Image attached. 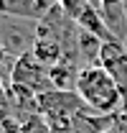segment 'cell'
<instances>
[{
	"label": "cell",
	"instance_id": "obj_6",
	"mask_svg": "<svg viewBox=\"0 0 127 133\" xmlns=\"http://www.w3.org/2000/svg\"><path fill=\"white\" fill-rule=\"evenodd\" d=\"M56 5H59V0H0V13L41 23Z\"/></svg>",
	"mask_w": 127,
	"mask_h": 133
},
{
	"label": "cell",
	"instance_id": "obj_1",
	"mask_svg": "<svg viewBox=\"0 0 127 133\" xmlns=\"http://www.w3.org/2000/svg\"><path fill=\"white\" fill-rule=\"evenodd\" d=\"M76 95L84 100V105L99 113V115H117L127 108V97L120 90V84L112 79L102 66H84L76 77Z\"/></svg>",
	"mask_w": 127,
	"mask_h": 133
},
{
	"label": "cell",
	"instance_id": "obj_7",
	"mask_svg": "<svg viewBox=\"0 0 127 133\" xmlns=\"http://www.w3.org/2000/svg\"><path fill=\"white\" fill-rule=\"evenodd\" d=\"M33 56L41 62V64L46 66H56L59 62L66 59V51H64V44L56 38V36H51V33L38 23V36H36V44H33Z\"/></svg>",
	"mask_w": 127,
	"mask_h": 133
},
{
	"label": "cell",
	"instance_id": "obj_8",
	"mask_svg": "<svg viewBox=\"0 0 127 133\" xmlns=\"http://www.w3.org/2000/svg\"><path fill=\"white\" fill-rule=\"evenodd\" d=\"M114 125H117L122 133H127V108L122 110V113H117V115H114Z\"/></svg>",
	"mask_w": 127,
	"mask_h": 133
},
{
	"label": "cell",
	"instance_id": "obj_5",
	"mask_svg": "<svg viewBox=\"0 0 127 133\" xmlns=\"http://www.w3.org/2000/svg\"><path fill=\"white\" fill-rule=\"evenodd\" d=\"M99 66L109 74L127 97V46L122 41H107L99 51Z\"/></svg>",
	"mask_w": 127,
	"mask_h": 133
},
{
	"label": "cell",
	"instance_id": "obj_2",
	"mask_svg": "<svg viewBox=\"0 0 127 133\" xmlns=\"http://www.w3.org/2000/svg\"><path fill=\"white\" fill-rule=\"evenodd\" d=\"M38 36V23L23 21V18H10L0 13V46L10 56H23L33 49Z\"/></svg>",
	"mask_w": 127,
	"mask_h": 133
},
{
	"label": "cell",
	"instance_id": "obj_4",
	"mask_svg": "<svg viewBox=\"0 0 127 133\" xmlns=\"http://www.w3.org/2000/svg\"><path fill=\"white\" fill-rule=\"evenodd\" d=\"M36 102H38V113L43 118H74L89 110L84 100L76 95V90H48L43 95H38Z\"/></svg>",
	"mask_w": 127,
	"mask_h": 133
},
{
	"label": "cell",
	"instance_id": "obj_10",
	"mask_svg": "<svg viewBox=\"0 0 127 133\" xmlns=\"http://www.w3.org/2000/svg\"><path fill=\"white\" fill-rule=\"evenodd\" d=\"M3 51H5V49H3V46H0V54H3Z\"/></svg>",
	"mask_w": 127,
	"mask_h": 133
},
{
	"label": "cell",
	"instance_id": "obj_3",
	"mask_svg": "<svg viewBox=\"0 0 127 133\" xmlns=\"http://www.w3.org/2000/svg\"><path fill=\"white\" fill-rule=\"evenodd\" d=\"M10 84L28 90V92H33L36 97L43 95V92H48V90H53L51 77H48V66L41 64V62L33 56V51H28V54H23V56L15 59L13 82H10Z\"/></svg>",
	"mask_w": 127,
	"mask_h": 133
},
{
	"label": "cell",
	"instance_id": "obj_9",
	"mask_svg": "<svg viewBox=\"0 0 127 133\" xmlns=\"http://www.w3.org/2000/svg\"><path fill=\"white\" fill-rule=\"evenodd\" d=\"M107 133H122V131H120V128L114 125V128H109V131H107Z\"/></svg>",
	"mask_w": 127,
	"mask_h": 133
}]
</instances>
